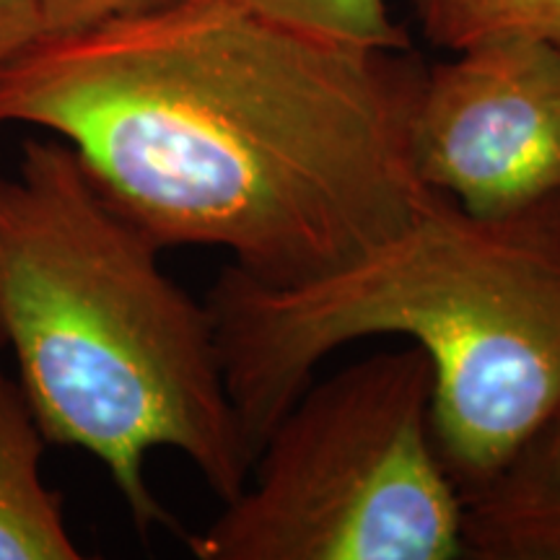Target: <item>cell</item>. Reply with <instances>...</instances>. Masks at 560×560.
<instances>
[{
  "instance_id": "obj_1",
  "label": "cell",
  "mask_w": 560,
  "mask_h": 560,
  "mask_svg": "<svg viewBox=\"0 0 560 560\" xmlns=\"http://www.w3.org/2000/svg\"><path fill=\"white\" fill-rule=\"evenodd\" d=\"M425 62L179 0L42 37L0 70V125L62 140L161 249L221 247L257 283L319 280L397 236Z\"/></svg>"
},
{
  "instance_id": "obj_2",
  "label": "cell",
  "mask_w": 560,
  "mask_h": 560,
  "mask_svg": "<svg viewBox=\"0 0 560 560\" xmlns=\"http://www.w3.org/2000/svg\"><path fill=\"white\" fill-rule=\"evenodd\" d=\"M206 306L255 454L332 350L408 338L431 361L433 446L465 501L560 418V190L478 215L429 187L361 260L289 289L229 265Z\"/></svg>"
},
{
  "instance_id": "obj_3",
  "label": "cell",
  "mask_w": 560,
  "mask_h": 560,
  "mask_svg": "<svg viewBox=\"0 0 560 560\" xmlns=\"http://www.w3.org/2000/svg\"><path fill=\"white\" fill-rule=\"evenodd\" d=\"M161 247L58 138H26L0 172V350L47 444L104 465L140 535L177 529L145 478L177 450L226 503L252 452L223 384L213 322Z\"/></svg>"
},
{
  "instance_id": "obj_4",
  "label": "cell",
  "mask_w": 560,
  "mask_h": 560,
  "mask_svg": "<svg viewBox=\"0 0 560 560\" xmlns=\"http://www.w3.org/2000/svg\"><path fill=\"white\" fill-rule=\"evenodd\" d=\"M433 369L418 346L306 384L200 535L198 560L465 558V501L431 431Z\"/></svg>"
},
{
  "instance_id": "obj_5",
  "label": "cell",
  "mask_w": 560,
  "mask_h": 560,
  "mask_svg": "<svg viewBox=\"0 0 560 560\" xmlns=\"http://www.w3.org/2000/svg\"><path fill=\"white\" fill-rule=\"evenodd\" d=\"M410 149L425 187L478 215L560 190V42L499 37L425 68Z\"/></svg>"
},
{
  "instance_id": "obj_6",
  "label": "cell",
  "mask_w": 560,
  "mask_h": 560,
  "mask_svg": "<svg viewBox=\"0 0 560 560\" xmlns=\"http://www.w3.org/2000/svg\"><path fill=\"white\" fill-rule=\"evenodd\" d=\"M465 558L560 560V418L465 499Z\"/></svg>"
},
{
  "instance_id": "obj_7",
  "label": "cell",
  "mask_w": 560,
  "mask_h": 560,
  "mask_svg": "<svg viewBox=\"0 0 560 560\" xmlns=\"http://www.w3.org/2000/svg\"><path fill=\"white\" fill-rule=\"evenodd\" d=\"M47 439L16 376L0 366V560H79L62 495L42 478Z\"/></svg>"
},
{
  "instance_id": "obj_8",
  "label": "cell",
  "mask_w": 560,
  "mask_h": 560,
  "mask_svg": "<svg viewBox=\"0 0 560 560\" xmlns=\"http://www.w3.org/2000/svg\"><path fill=\"white\" fill-rule=\"evenodd\" d=\"M425 39L459 52L499 37L560 42V0H412Z\"/></svg>"
},
{
  "instance_id": "obj_9",
  "label": "cell",
  "mask_w": 560,
  "mask_h": 560,
  "mask_svg": "<svg viewBox=\"0 0 560 560\" xmlns=\"http://www.w3.org/2000/svg\"><path fill=\"white\" fill-rule=\"evenodd\" d=\"M293 30L366 47H410L389 16L387 0H240Z\"/></svg>"
},
{
  "instance_id": "obj_10",
  "label": "cell",
  "mask_w": 560,
  "mask_h": 560,
  "mask_svg": "<svg viewBox=\"0 0 560 560\" xmlns=\"http://www.w3.org/2000/svg\"><path fill=\"white\" fill-rule=\"evenodd\" d=\"M179 0H39L42 37H60L107 24V21L140 16Z\"/></svg>"
},
{
  "instance_id": "obj_11",
  "label": "cell",
  "mask_w": 560,
  "mask_h": 560,
  "mask_svg": "<svg viewBox=\"0 0 560 560\" xmlns=\"http://www.w3.org/2000/svg\"><path fill=\"white\" fill-rule=\"evenodd\" d=\"M42 39L39 0H0V70Z\"/></svg>"
}]
</instances>
